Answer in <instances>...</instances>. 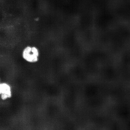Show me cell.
I'll return each instance as SVG.
<instances>
[{
  "label": "cell",
  "instance_id": "1",
  "mask_svg": "<svg viewBox=\"0 0 130 130\" xmlns=\"http://www.w3.org/2000/svg\"><path fill=\"white\" fill-rule=\"evenodd\" d=\"M39 52L38 49L34 47L28 46L23 51L22 56L26 61L30 63L36 62L38 60Z\"/></svg>",
  "mask_w": 130,
  "mask_h": 130
},
{
  "label": "cell",
  "instance_id": "2",
  "mask_svg": "<svg viewBox=\"0 0 130 130\" xmlns=\"http://www.w3.org/2000/svg\"><path fill=\"white\" fill-rule=\"evenodd\" d=\"M0 94L1 99L3 100L11 97V91L10 85L5 83H1L0 85Z\"/></svg>",
  "mask_w": 130,
  "mask_h": 130
}]
</instances>
